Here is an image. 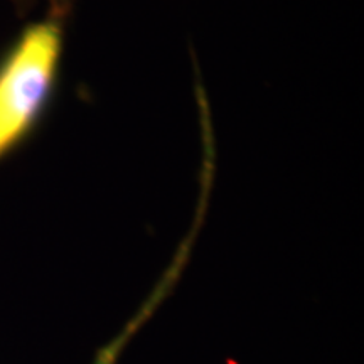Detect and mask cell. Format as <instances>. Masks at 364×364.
<instances>
[{
	"instance_id": "1",
	"label": "cell",
	"mask_w": 364,
	"mask_h": 364,
	"mask_svg": "<svg viewBox=\"0 0 364 364\" xmlns=\"http://www.w3.org/2000/svg\"><path fill=\"white\" fill-rule=\"evenodd\" d=\"M63 14L27 27L0 61V161L38 125L56 88Z\"/></svg>"
}]
</instances>
